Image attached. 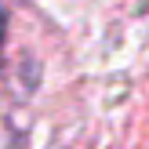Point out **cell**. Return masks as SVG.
<instances>
[{
    "mask_svg": "<svg viewBox=\"0 0 149 149\" xmlns=\"http://www.w3.org/2000/svg\"><path fill=\"white\" fill-rule=\"evenodd\" d=\"M4 33H7V18H4V7H0V44H4Z\"/></svg>",
    "mask_w": 149,
    "mask_h": 149,
    "instance_id": "obj_1",
    "label": "cell"
}]
</instances>
